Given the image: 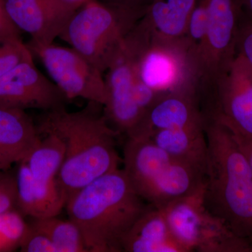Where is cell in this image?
I'll use <instances>...</instances> for the list:
<instances>
[{
  "label": "cell",
  "mask_w": 252,
  "mask_h": 252,
  "mask_svg": "<svg viewBox=\"0 0 252 252\" xmlns=\"http://www.w3.org/2000/svg\"><path fill=\"white\" fill-rule=\"evenodd\" d=\"M69 99L36 67L33 59L18 64L0 77V107L53 110L65 107Z\"/></svg>",
  "instance_id": "obj_12"
},
{
  "label": "cell",
  "mask_w": 252,
  "mask_h": 252,
  "mask_svg": "<svg viewBox=\"0 0 252 252\" xmlns=\"http://www.w3.org/2000/svg\"><path fill=\"white\" fill-rule=\"evenodd\" d=\"M143 200L119 168L78 190L65 207L88 252H120L126 235L150 207Z\"/></svg>",
  "instance_id": "obj_2"
},
{
  "label": "cell",
  "mask_w": 252,
  "mask_h": 252,
  "mask_svg": "<svg viewBox=\"0 0 252 252\" xmlns=\"http://www.w3.org/2000/svg\"><path fill=\"white\" fill-rule=\"evenodd\" d=\"M206 35L197 64L195 94L204 107L212 98L237 54L242 17L240 0H205Z\"/></svg>",
  "instance_id": "obj_8"
},
{
  "label": "cell",
  "mask_w": 252,
  "mask_h": 252,
  "mask_svg": "<svg viewBox=\"0 0 252 252\" xmlns=\"http://www.w3.org/2000/svg\"><path fill=\"white\" fill-rule=\"evenodd\" d=\"M207 159L205 202L208 210L242 238L252 241V170L225 126L205 119Z\"/></svg>",
  "instance_id": "obj_3"
},
{
  "label": "cell",
  "mask_w": 252,
  "mask_h": 252,
  "mask_svg": "<svg viewBox=\"0 0 252 252\" xmlns=\"http://www.w3.org/2000/svg\"><path fill=\"white\" fill-rule=\"evenodd\" d=\"M172 236L185 252H252V241L235 234L207 208L205 183L162 209Z\"/></svg>",
  "instance_id": "obj_6"
},
{
  "label": "cell",
  "mask_w": 252,
  "mask_h": 252,
  "mask_svg": "<svg viewBox=\"0 0 252 252\" xmlns=\"http://www.w3.org/2000/svg\"><path fill=\"white\" fill-rule=\"evenodd\" d=\"M21 35V32L15 27L5 11L2 0H0V36Z\"/></svg>",
  "instance_id": "obj_29"
},
{
  "label": "cell",
  "mask_w": 252,
  "mask_h": 252,
  "mask_svg": "<svg viewBox=\"0 0 252 252\" xmlns=\"http://www.w3.org/2000/svg\"><path fill=\"white\" fill-rule=\"evenodd\" d=\"M127 37L135 49L137 81L159 96L173 92L195 94V64L184 38L149 37L136 26Z\"/></svg>",
  "instance_id": "obj_7"
},
{
  "label": "cell",
  "mask_w": 252,
  "mask_h": 252,
  "mask_svg": "<svg viewBox=\"0 0 252 252\" xmlns=\"http://www.w3.org/2000/svg\"><path fill=\"white\" fill-rule=\"evenodd\" d=\"M40 138L25 111L0 107V170L24 160Z\"/></svg>",
  "instance_id": "obj_16"
},
{
  "label": "cell",
  "mask_w": 252,
  "mask_h": 252,
  "mask_svg": "<svg viewBox=\"0 0 252 252\" xmlns=\"http://www.w3.org/2000/svg\"><path fill=\"white\" fill-rule=\"evenodd\" d=\"M2 2L15 27L30 34V41L41 45L53 44L73 14L56 0H2Z\"/></svg>",
  "instance_id": "obj_13"
},
{
  "label": "cell",
  "mask_w": 252,
  "mask_h": 252,
  "mask_svg": "<svg viewBox=\"0 0 252 252\" xmlns=\"http://www.w3.org/2000/svg\"><path fill=\"white\" fill-rule=\"evenodd\" d=\"M146 137L172 157L205 174L207 142L205 125L154 131Z\"/></svg>",
  "instance_id": "obj_19"
},
{
  "label": "cell",
  "mask_w": 252,
  "mask_h": 252,
  "mask_svg": "<svg viewBox=\"0 0 252 252\" xmlns=\"http://www.w3.org/2000/svg\"><path fill=\"white\" fill-rule=\"evenodd\" d=\"M240 1H242V0H240Z\"/></svg>",
  "instance_id": "obj_33"
},
{
  "label": "cell",
  "mask_w": 252,
  "mask_h": 252,
  "mask_svg": "<svg viewBox=\"0 0 252 252\" xmlns=\"http://www.w3.org/2000/svg\"><path fill=\"white\" fill-rule=\"evenodd\" d=\"M18 164L16 207L19 212L34 219L57 217L67 203L57 180L51 182L36 180L26 162Z\"/></svg>",
  "instance_id": "obj_15"
},
{
  "label": "cell",
  "mask_w": 252,
  "mask_h": 252,
  "mask_svg": "<svg viewBox=\"0 0 252 252\" xmlns=\"http://www.w3.org/2000/svg\"><path fill=\"white\" fill-rule=\"evenodd\" d=\"M141 18L89 0L73 13L59 38L104 74Z\"/></svg>",
  "instance_id": "obj_5"
},
{
  "label": "cell",
  "mask_w": 252,
  "mask_h": 252,
  "mask_svg": "<svg viewBox=\"0 0 252 252\" xmlns=\"http://www.w3.org/2000/svg\"><path fill=\"white\" fill-rule=\"evenodd\" d=\"M20 250L23 252H57L51 240L30 223Z\"/></svg>",
  "instance_id": "obj_26"
},
{
  "label": "cell",
  "mask_w": 252,
  "mask_h": 252,
  "mask_svg": "<svg viewBox=\"0 0 252 252\" xmlns=\"http://www.w3.org/2000/svg\"><path fill=\"white\" fill-rule=\"evenodd\" d=\"M237 54L252 71V22L245 17L243 12L237 41Z\"/></svg>",
  "instance_id": "obj_27"
},
{
  "label": "cell",
  "mask_w": 252,
  "mask_h": 252,
  "mask_svg": "<svg viewBox=\"0 0 252 252\" xmlns=\"http://www.w3.org/2000/svg\"><path fill=\"white\" fill-rule=\"evenodd\" d=\"M207 26V10L205 0H197L189 17L187 32L184 37L195 64V77L199 56L206 35Z\"/></svg>",
  "instance_id": "obj_22"
},
{
  "label": "cell",
  "mask_w": 252,
  "mask_h": 252,
  "mask_svg": "<svg viewBox=\"0 0 252 252\" xmlns=\"http://www.w3.org/2000/svg\"><path fill=\"white\" fill-rule=\"evenodd\" d=\"M28 228L22 214L15 209L0 214V252L20 249Z\"/></svg>",
  "instance_id": "obj_23"
},
{
  "label": "cell",
  "mask_w": 252,
  "mask_h": 252,
  "mask_svg": "<svg viewBox=\"0 0 252 252\" xmlns=\"http://www.w3.org/2000/svg\"><path fill=\"white\" fill-rule=\"evenodd\" d=\"M199 125H205V119L195 93H170L154 101L130 137H147L154 131Z\"/></svg>",
  "instance_id": "obj_14"
},
{
  "label": "cell",
  "mask_w": 252,
  "mask_h": 252,
  "mask_svg": "<svg viewBox=\"0 0 252 252\" xmlns=\"http://www.w3.org/2000/svg\"><path fill=\"white\" fill-rule=\"evenodd\" d=\"M237 143L238 144L240 149L243 151V153L246 156L252 170V142H246V143H238V142H237Z\"/></svg>",
  "instance_id": "obj_32"
},
{
  "label": "cell",
  "mask_w": 252,
  "mask_h": 252,
  "mask_svg": "<svg viewBox=\"0 0 252 252\" xmlns=\"http://www.w3.org/2000/svg\"><path fill=\"white\" fill-rule=\"evenodd\" d=\"M30 225L46 235L57 252H88L80 230L72 220H61L56 217L32 218Z\"/></svg>",
  "instance_id": "obj_21"
},
{
  "label": "cell",
  "mask_w": 252,
  "mask_h": 252,
  "mask_svg": "<svg viewBox=\"0 0 252 252\" xmlns=\"http://www.w3.org/2000/svg\"><path fill=\"white\" fill-rule=\"evenodd\" d=\"M26 45L69 100L83 98L104 105L107 99L104 74L77 51L54 43L41 45L30 41Z\"/></svg>",
  "instance_id": "obj_9"
},
{
  "label": "cell",
  "mask_w": 252,
  "mask_h": 252,
  "mask_svg": "<svg viewBox=\"0 0 252 252\" xmlns=\"http://www.w3.org/2000/svg\"><path fill=\"white\" fill-rule=\"evenodd\" d=\"M36 126L39 135L54 134L65 146L56 180L67 201L93 181L119 168L122 160L116 139L120 133L109 125L102 104L89 102L85 108L74 112L65 107L46 111Z\"/></svg>",
  "instance_id": "obj_1"
},
{
  "label": "cell",
  "mask_w": 252,
  "mask_h": 252,
  "mask_svg": "<svg viewBox=\"0 0 252 252\" xmlns=\"http://www.w3.org/2000/svg\"><path fill=\"white\" fill-rule=\"evenodd\" d=\"M33 59L21 35L0 36V77L20 63Z\"/></svg>",
  "instance_id": "obj_24"
},
{
  "label": "cell",
  "mask_w": 252,
  "mask_h": 252,
  "mask_svg": "<svg viewBox=\"0 0 252 252\" xmlns=\"http://www.w3.org/2000/svg\"><path fill=\"white\" fill-rule=\"evenodd\" d=\"M109 7L143 16L154 0H97Z\"/></svg>",
  "instance_id": "obj_28"
},
{
  "label": "cell",
  "mask_w": 252,
  "mask_h": 252,
  "mask_svg": "<svg viewBox=\"0 0 252 252\" xmlns=\"http://www.w3.org/2000/svg\"><path fill=\"white\" fill-rule=\"evenodd\" d=\"M124 154V170L131 185L156 208L162 210L205 183L204 172L172 157L147 137H127Z\"/></svg>",
  "instance_id": "obj_4"
},
{
  "label": "cell",
  "mask_w": 252,
  "mask_h": 252,
  "mask_svg": "<svg viewBox=\"0 0 252 252\" xmlns=\"http://www.w3.org/2000/svg\"><path fill=\"white\" fill-rule=\"evenodd\" d=\"M17 202V179L9 170H0V214L15 209Z\"/></svg>",
  "instance_id": "obj_25"
},
{
  "label": "cell",
  "mask_w": 252,
  "mask_h": 252,
  "mask_svg": "<svg viewBox=\"0 0 252 252\" xmlns=\"http://www.w3.org/2000/svg\"><path fill=\"white\" fill-rule=\"evenodd\" d=\"M122 247L126 252H185L172 236L163 211L153 206L136 220Z\"/></svg>",
  "instance_id": "obj_17"
},
{
  "label": "cell",
  "mask_w": 252,
  "mask_h": 252,
  "mask_svg": "<svg viewBox=\"0 0 252 252\" xmlns=\"http://www.w3.org/2000/svg\"><path fill=\"white\" fill-rule=\"evenodd\" d=\"M241 8L245 17L252 22V0H242Z\"/></svg>",
  "instance_id": "obj_31"
},
{
  "label": "cell",
  "mask_w": 252,
  "mask_h": 252,
  "mask_svg": "<svg viewBox=\"0 0 252 252\" xmlns=\"http://www.w3.org/2000/svg\"><path fill=\"white\" fill-rule=\"evenodd\" d=\"M105 73L104 116L113 128L130 137L138 129L145 112L137 98L135 49L127 36Z\"/></svg>",
  "instance_id": "obj_11"
},
{
  "label": "cell",
  "mask_w": 252,
  "mask_h": 252,
  "mask_svg": "<svg viewBox=\"0 0 252 252\" xmlns=\"http://www.w3.org/2000/svg\"><path fill=\"white\" fill-rule=\"evenodd\" d=\"M197 0H154L137 23L149 37L178 40L185 37Z\"/></svg>",
  "instance_id": "obj_18"
},
{
  "label": "cell",
  "mask_w": 252,
  "mask_h": 252,
  "mask_svg": "<svg viewBox=\"0 0 252 252\" xmlns=\"http://www.w3.org/2000/svg\"><path fill=\"white\" fill-rule=\"evenodd\" d=\"M24 161L32 175L41 182H51L57 179L65 158V146L62 140L52 133L42 134ZM41 137V136H40Z\"/></svg>",
  "instance_id": "obj_20"
},
{
  "label": "cell",
  "mask_w": 252,
  "mask_h": 252,
  "mask_svg": "<svg viewBox=\"0 0 252 252\" xmlns=\"http://www.w3.org/2000/svg\"><path fill=\"white\" fill-rule=\"evenodd\" d=\"M56 1L62 6L63 9L73 14L89 0H56Z\"/></svg>",
  "instance_id": "obj_30"
},
{
  "label": "cell",
  "mask_w": 252,
  "mask_h": 252,
  "mask_svg": "<svg viewBox=\"0 0 252 252\" xmlns=\"http://www.w3.org/2000/svg\"><path fill=\"white\" fill-rule=\"evenodd\" d=\"M202 113L225 126L238 143L252 142V71L239 55Z\"/></svg>",
  "instance_id": "obj_10"
}]
</instances>
